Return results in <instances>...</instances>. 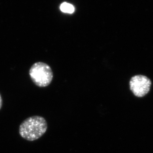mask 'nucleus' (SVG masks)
<instances>
[{"label": "nucleus", "instance_id": "f257e3e1", "mask_svg": "<svg viewBox=\"0 0 153 153\" xmlns=\"http://www.w3.org/2000/svg\"><path fill=\"white\" fill-rule=\"evenodd\" d=\"M47 128V122L44 117L33 116L22 122L19 127V133L25 140L33 141L41 137Z\"/></svg>", "mask_w": 153, "mask_h": 153}, {"label": "nucleus", "instance_id": "f03ea898", "mask_svg": "<svg viewBox=\"0 0 153 153\" xmlns=\"http://www.w3.org/2000/svg\"><path fill=\"white\" fill-rule=\"evenodd\" d=\"M29 74L34 84L40 88L47 87L53 79V72L51 67L42 62L33 64L29 70Z\"/></svg>", "mask_w": 153, "mask_h": 153}, {"label": "nucleus", "instance_id": "7ed1b4c3", "mask_svg": "<svg viewBox=\"0 0 153 153\" xmlns=\"http://www.w3.org/2000/svg\"><path fill=\"white\" fill-rule=\"evenodd\" d=\"M152 82L146 76L137 75L129 81L130 89L134 95L138 98L144 97L150 91Z\"/></svg>", "mask_w": 153, "mask_h": 153}, {"label": "nucleus", "instance_id": "20e7f679", "mask_svg": "<svg viewBox=\"0 0 153 153\" xmlns=\"http://www.w3.org/2000/svg\"><path fill=\"white\" fill-rule=\"evenodd\" d=\"M60 9L62 12L68 14L73 13L75 10L74 7L72 6V4L66 2L63 3L62 4H61Z\"/></svg>", "mask_w": 153, "mask_h": 153}, {"label": "nucleus", "instance_id": "39448f33", "mask_svg": "<svg viewBox=\"0 0 153 153\" xmlns=\"http://www.w3.org/2000/svg\"><path fill=\"white\" fill-rule=\"evenodd\" d=\"M2 106H3V100H2L1 94H0V110L1 109Z\"/></svg>", "mask_w": 153, "mask_h": 153}]
</instances>
